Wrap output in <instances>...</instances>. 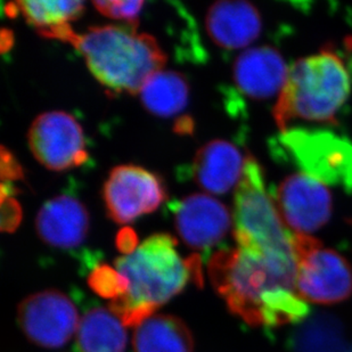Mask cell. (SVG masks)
Here are the masks:
<instances>
[{"label": "cell", "mask_w": 352, "mask_h": 352, "mask_svg": "<svg viewBox=\"0 0 352 352\" xmlns=\"http://www.w3.org/2000/svg\"><path fill=\"white\" fill-rule=\"evenodd\" d=\"M209 275L230 313L253 327L296 324L309 315L296 292V256L220 250L210 258Z\"/></svg>", "instance_id": "cell-1"}, {"label": "cell", "mask_w": 352, "mask_h": 352, "mask_svg": "<svg viewBox=\"0 0 352 352\" xmlns=\"http://www.w3.org/2000/svg\"><path fill=\"white\" fill-rule=\"evenodd\" d=\"M176 246V239L170 234H155L133 253L116 260V270L126 278L128 289L124 296L111 301L110 309L124 326H140L190 280L202 284L199 256L183 260Z\"/></svg>", "instance_id": "cell-2"}, {"label": "cell", "mask_w": 352, "mask_h": 352, "mask_svg": "<svg viewBox=\"0 0 352 352\" xmlns=\"http://www.w3.org/2000/svg\"><path fill=\"white\" fill-rule=\"evenodd\" d=\"M94 77L113 93L140 94L166 62L157 39L131 25L91 27L71 39Z\"/></svg>", "instance_id": "cell-3"}, {"label": "cell", "mask_w": 352, "mask_h": 352, "mask_svg": "<svg viewBox=\"0 0 352 352\" xmlns=\"http://www.w3.org/2000/svg\"><path fill=\"white\" fill-rule=\"evenodd\" d=\"M351 93V77L342 57L332 47L302 57L289 67L285 86L274 107L280 131L294 120L336 123V114Z\"/></svg>", "instance_id": "cell-4"}, {"label": "cell", "mask_w": 352, "mask_h": 352, "mask_svg": "<svg viewBox=\"0 0 352 352\" xmlns=\"http://www.w3.org/2000/svg\"><path fill=\"white\" fill-rule=\"evenodd\" d=\"M233 235L237 246L263 256H296L294 235L280 217L258 160L246 155L234 196Z\"/></svg>", "instance_id": "cell-5"}, {"label": "cell", "mask_w": 352, "mask_h": 352, "mask_svg": "<svg viewBox=\"0 0 352 352\" xmlns=\"http://www.w3.org/2000/svg\"><path fill=\"white\" fill-rule=\"evenodd\" d=\"M273 155L324 185L352 192V140L329 129L289 128L270 144Z\"/></svg>", "instance_id": "cell-6"}, {"label": "cell", "mask_w": 352, "mask_h": 352, "mask_svg": "<svg viewBox=\"0 0 352 352\" xmlns=\"http://www.w3.org/2000/svg\"><path fill=\"white\" fill-rule=\"evenodd\" d=\"M296 292L305 301L336 305L352 296V268L336 250L309 235H294Z\"/></svg>", "instance_id": "cell-7"}, {"label": "cell", "mask_w": 352, "mask_h": 352, "mask_svg": "<svg viewBox=\"0 0 352 352\" xmlns=\"http://www.w3.org/2000/svg\"><path fill=\"white\" fill-rule=\"evenodd\" d=\"M17 322L31 342L48 349L67 344L79 326L72 300L55 289L23 300L19 306Z\"/></svg>", "instance_id": "cell-8"}, {"label": "cell", "mask_w": 352, "mask_h": 352, "mask_svg": "<svg viewBox=\"0 0 352 352\" xmlns=\"http://www.w3.org/2000/svg\"><path fill=\"white\" fill-rule=\"evenodd\" d=\"M28 140L38 162L53 171L71 169L88 159L82 128L67 112L40 114L31 124Z\"/></svg>", "instance_id": "cell-9"}, {"label": "cell", "mask_w": 352, "mask_h": 352, "mask_svg": "<svg viewBox=\"0 0 352 352\" xmlns=\"http://www.w3.org/2000/svg\"><path fill=\"white\" fill-rule=\"evenodd\" d=\"M107 214L117 223H129L153 212L166 199L162 179L136 166H116L104 184Z\"/></svg>", "instance_id": "cell-10"}, {"label": "cell", "mask_w": 352, "mask_h": 352, "mask_svg": "<svg viewBox=\"0 0 352 352\" xmlns=\"http://www.w3.org/2000/svg\"><path fill=\"white\" fill-rule=\"evenodd\" d=\"M273 197L282 219L293 233H315L332 216L333 199L329 188L302 173L286 177Z\"/></svg>", "instance_id": "cell-11"}, {"label": "cell", "mask_w": 352, "mask_h": 352, "mask_svg": "<svg viewBox=\"0 0 352 352\" xmlns=\"http://www.w3.org/2000/svg\"><path fill=\"white\" fill-rule=\"evenodd\" d=\"M233 216L223 203L206 194H192L175 209V226L184 243L194 250H209L230 232Z\"/></svg>", "instance_id": "cell-12"}, {"label": "cell", "mask_w": 352, "mask_h": 352, "mask_svg": "<svg viewBox=\"0 0 352 352\" xmlns=\"http://www.w3.org/2000/svg\"><path fill=\"white\" fill-rule=\"evenodd\" d=\"M289 71L278 50L270 46L254 47L236 58L233 79L239 91L250 100H270L279 96Z\"/></svg>", "instance_id": "cell-13"}, {"label": "cell", "mask_w": 352, "mask_h": 352, "mask_svg": "<svg viewBox=\"0 0 352 352\" xmlns=\"http://www.w3.org/2000/svg\"><path fill=\"white\" fill-rule=\"evenodd\" d=\"M38 235L47 245L74 250L82 245L89 230V214L72 196L60 195L47 201L36 218Z\"/></svg>", "instance_id": "cell-14"}, {"label": "cell", "mask_w": 352, "mask_h": 352, "mask_svg": "<svg viewBox=\"0 0 352 352\" xmlns=\"http://www.w3.org/2000/svg\"><path fill=\"white\" fill-rule=\"evenodd\" d=\"M206 27L217 46L239 50L256 41L263 30L259 10L249 1L221 0L206 14Z\"/></svg>", "instance_id": "cell-15"}, {"label": "cell", "mask_w": 352, "mask_h": 352, "mask_svg": "<svg viewBox=\"0 0 352 352\" xmlns=\"http://www.w3.org/2000/svg\"><path fill=\"white\" fill-rule=\"evenodd\" d=\"M245 159L234 144L211 140L196 152L192 176L203 190L210 194L230 192L242 177Z\"/></svg>", "instance_id": "cell-16"}, {"label": "cell", "mask_w": 352, "mask_h": 352, "mask_svg": "<svg viewBox=\"0 0 352 352\" xmlns=\"http://www.w3.org/2000/svg\"><path fill=\"white\" fill-rule=\"evenodd\" d=\"M122 320L111 309L90 307L76 334V352H124L128 334Z\"/></svg>", "instance_id": "cell-17"}, {"label": "cell", "mask_w": 352, "mask_h": 352, "mask_svg": "<svg viewBox=\"0 0 352 352\" xmlns=\"http://www.w3.org/2000/svg\"><path fill=\"white\" fill-rule=\"evenodd\" d=\"M133 346V352H193L194 340L182 319L157 315L137 326Z\"/></svg>", "instance_id": "cell-18"}, {"label": "cell", "mask_w": 352, "mask_h": 352, "mask_svg": "<svg viewBox=\"0 0 352 352\" xmlns=\"http://www.w3.org/2000/svg\"><path fill=\"white\" fill-rule=\"evenodd\" d=\"M190 87L183 74L175 71H159L147 80L140 96L148 112L161 118H170L185 110Z\"/></svg>", "instance_id": "cell-19"}, {"label": "cell", "mask_w": 352, "mask_h": 352, "mask_svg": "<svg viewBox=\"0 0 352 352\" xmlns=\"http://www.w3.org/2000/svg\"><path fill=\"white\" fill-rule=\"evenodd\" d=\"M16 5L28 23L36 28L43 37L50 31L77 20L85 10V3L74 0L16 1Z\"/></svg>", "instance_id": "cell-20"}, {"label": "cell", "mask_w": 352, "mask_h": 352, "mask_svg": "<svg viewBox=\"0 0 352 352\" xmlns=\"http://www.w3.org/2000/svg\"><path fill=\"white\" fill-rule=\"evenodd\" d=\"M88 283L94 292L111 301L124 296L128 283L117 270L107 265H97L88 276Z\"/></svg>", "instance_id": "cell-21"}, {"label": "cell", "mask_w": 352, "mask_h": 352, "mask_svg": "<svg viewBox=\"0 0 352 352\" xmlns=\"http://www.w3.org/2000/svg\"><path fill=\"white\" fill-rule=\"evenodd\" d=\"M94 6L100 13L105 16L114 19V20L124 21L128 25L137 28L138 20H140V14L145 5L144 1H116V0H97L94 1Z\"/></svg>", "instance_id": "cell-22"}, {"label": "cell", "mask_w": 352, "mask_h": 352, "mask_svg": "<svg viewBox=\"0 0 352 352\" xmlns=\"http://www.w3.org/2000/svg\"><path fill=\"white\" fill-rule=\"evenodd\" d=\"M1 230L12 233L16 230L22 217L20 204L10 196L1 199Z\"/></svg>", "instance_id": "cell-23"}, {"label": "cell", "mask_w": 352, "mask_h": 352, "mask_svg": "<svg viewBox=\"0 0 352 352\" xmlns=\"http://www.w3.org/2000/svg\"><path fill=\"white\" fill-rule=\"evenodd\" d=\"M1 176L3 183L7 179L10 183V180L21 179L23 177V171L21 169L20 164L3 146L1 147Z\"/></svg>", "instance_id": "cell-24"}, {"label": "cell", "mask_w": 352, "mask_h": 352, "mask_svg": "<svg viewBox=\"0 0 352 352\" xmlns=\"http://www.w3.org/2000/svg\"><path fill=\"white\" fill-rule=\"evenodd\" d=\"M117 246L120 252L123 253L124 256L133 253L137 249L136 234L128 228L121 230L118 235Z\"/></svg>", "instance_id": "cell-25"}]
</instances>
